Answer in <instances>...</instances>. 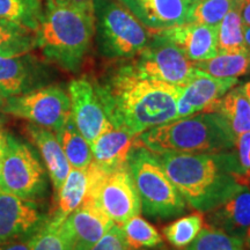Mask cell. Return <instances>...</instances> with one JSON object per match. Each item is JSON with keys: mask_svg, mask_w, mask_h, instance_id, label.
Masks as SVG:
<instances>
[{"mask_svg": "<svg viewBox=\"0 0 250 250\" xmlns=\"http://www.w3.org/2000/svg\"><path fill=\"white\" fill-rule=\"evenodd\" d=\"M197 70L215 78H239L250 73V50L219 54L208 61L193 62Z\"/></svg>", "mask_w": 250, "mask_h": 250, "instance_id": "obj_24", "label": "cell"}, {"mask_svg": "<svg viewBox=\"0 0 250 250\" xmlns=\"http://www.w3.org/2000/svg\"><path fill=\"white\" fill-rule=\"evenodd\" d=\"M235 151L243 173L250 179V131L237 136Z\"/></svg>", "mask_w": 250, "mask_h": 250, "instance_id": "obj_34", "label": "cell"}, {"mask_svg": "<svg viewBox=\"0 0 250 250\" xmlns=\"http://www.w3.org/2000/svg\"><path fill=\"white\" fill-rule=\"evenodd\" d=\"M45 190L44 168L34 149L13 134H7L0 170V191L35 201L42 198Z\"/></svg>", "mask_w": 250, "mask_h": 250, "instance_id": "obj_8", "label": "cell"}, {"mask_svg": "<svg viewBox=\"0 0 250 250\" xmlns=\"http://www.w3.org/2000/svg\"><path fill=\"white\" fill-rule=\"evenodd\" d=\"M46 221L35 201L0 191V245L35 235Z\"/></svg>", "mask_w": 250, "mask_h": 250, "instance_id": "obj_12", "label": "cell"}, {"mask_svg": "<svg viewBox=\"0 0 250 250\" xmlns=\"http://www.w3.org/2000/svg\"><path fill=\"white\" fill-rule=\"evenodd\" d=\"M236 78H215L196 68L195 76L183 87L177 101V120L202 112L221 99L237 83Z\"/></svg>", "mask_w": 250, "mask_h": 250, "instance_id": "obj_14", "label": "cell"}, {"mask_svg": "<svg viewBox=\"0 0 250 250\" xmlns=\"http://www.w3.org/2000/svg\"><path fill=\"white\" fill-rule=\"evenodd\" d=\"M100 49L109 58L136 57L147 45V29L118 0H94Z\"/></svg>", "mask_w": 250, "mask_h": 250, "instance_id": "obj_6", "label": "cell"}, {"mask_svg": "<svg viewBox=\"0 0 250 250\" xmlns=\"http://www.w3.org/2000/svg\"><path fill=\"white\" fill-rule=\"evenodd\" d=\"M245 239L223 229L205 226L196 239L183 250H246Z\"/></svg>", "mask_w": 250, "mask_h": 250, "instance_id": "obj_28", "label": "cell"}, {"mask_svg": "<svg viewBox=\"0 0 250 250\" xmlns=\"http://www.w3.org/2000/svg\"><path fill=\"white\" fill-rule=\"evenodd\" d=\"M236 134L218 112H201L152 127L138 136L155 154L219 153L235 149Z\"/></svg>", "mask_w": 250, "mask_h": 250, "instance_id": "obj_4", "label": "cell"}, {"mask_svg": "<svg viewBox=\"0 0 250 250\" xmlns=\"http://www.w3.org/2000/svg\"><path fill=\"white\" fill-rule=\"evenodd\" d=\"M90 250H149L134 248L125 239L120 225L114 224Z\"/></svg>", "mask_w": 250, "mask_h": 250, "instance_id": "obj_33", "label": "cell"}, {"mask_svg": "<svg viewBox=\"0 0 250 250\" xmlns=\"http://www.w3.org/2000/svg\"><path fill=\"white\" fill-rule=\"evenodd\" d=\"M130 66L140 77L181 87L186 86L196 72L193 62L159 31H152L147 45Z\"/></svg>", "mask_w": 250, "mask_h": 250, "instance_id": "obj_9", "label": "cell"}, {"mask_svg": "<svg viewBox=\"0 0 250 250\" xmlns=\"http://www.w3.org/2000/svg\"><path fill=\"white\" fill-rule=\"evenodd\" d=\"M151 31L189 22L190 6L186 0H118Z\"/></svg>", "mask_w": 250, "mask_h": 250, "instance_id": "obj_16", "label": "cell"}, {"mask_svg": "<svg viewBox=\"0 0 250 250\" xmlns=\"http://www.w3.org/2000/svg\"><path fill=\"white\" fill-rule=\"evenodd\" d=\"M95 31L94 12L46 0L36 30V48L66 71L80 68Z\"/></svg>", "mask_w": 250, "mask_h": 250, "instance_id": "obj_3", "label": "cell"}, {"mask_svg": "<svg viewBox=\"0 0 250 250\" xmlns=\"http://www.w3.org/2000/svg\"><path fill=\"white\" fill-rule=\"evenodd\" d=\"M242 90H243V93H245L246 98H247V100H248V102L250 104V80L242 86Z\"/></svg>", "mask_w": 250, "mask_h": 250, "instance_id": "obj_40", "label": "cell"}, {"mask_svg": "<svg viewBox=\"0 0 250 250\" xmlns=\"http://www.w3.org/2000/svg\"><path fill=\"white\" fill-rule=\"evenodd\" d=\"M234 1H235V2H236V4H237V5H239V4H240V2H241V0H234Z\"/></svg>", "mask_w": 250, "mask_h": 250, "instance_id": "obj_44", "label": "cell"}, {"mask_svg": "<svg viewBox=\"0 0 250 250\" xmlns=\"http://www.w3.org/2000/svg\"><path fill=\"white\" fill-rule=\"evenodd\" d=\"M94 87L109 122L131 136L177 120L183 87L140 77L130 65Z\"/></svg>", "mask_w": 250, "mask_h": 250, "instance_id": "obj_1", "label": "cell"}, {"mask_svg": "<svg viewBox=\"0 0 250 250\" xmlns=\"http://www.w3.org/2000/svg\"><path fill=\"white\" fill-rule=\"evenodd\" d=\"M202 112H218L237 136L250 131V104L242 86L233 87L221 99L208 105Z\"/></svg>", "mask_w": 250, "mask_h": 250, "instance_id": "obj_22", "label": "cell"}, {"mask_svg": "<svg viewBox=\"0 0 250 250\" xmlns=\"http://www.w3.org/2000/svg\"><path fill=\"white\" fill-rule=\"evenodd\" d=\"M120 226L126 241L134 248L153 249L162 243L161 234L158 229L139 214L127 219Z\"/></svg>", "mask_w": 250, "mask_h": 250, "instance_id": "obj_30", "label": "cell"}, {"mask_svg": "<svg viewBox=\"0 0 250 250\" xmlns=\"http://www.w3.org/2000/svg\"><path fill=\"white\" fill-rule=\"evenodd\" d=\"M246 49L241 15L239 5H235L218 27V51L220 54H235Z\"/></svg>", "mask_w": 250, "mask_h": 250, "instance_id": "obj_27", "label": "cell"}, {"mask_svg": "<svg viewBox=\"0 0 250 250\" xmlns=\"http://www.w3.org/2000/svg\"><path fill=\"white\" fill-rule=\"evenodd\" d=\"M114 225L92 202L83 201L62 223V227L70 241L71 250H90Z\"/></svg>", "mask_w": 250, "mask_h": 250, "instance_id": "obj_13", "label": "cell"}, {"mask_svg": "<svg viewBox=\"0 0 250 250\" xmlns=\"http://www.w3.org/2000/svg\"><path fill=\"white\" fill-rule=\"evenodd\" d=\"M88 189V174L86 169L71 168L66 180L64 181L56 195V208L48 218L49 223L61 225L74 210L83 204Z\"/></svg>", "mask_w": 250, "mask_h": 250, "instance_id": "obj_21", "label": "cell"}, {"mask_svg": "<svg viewBox=\"0 0 250 250\" xmlns=\"http://www.w3.org/2000/svg\"><path fill=\"white\" fill-rule=\"evenodd\" d=\"M59 144L64 151L71 168L86 169L93 160L92 148L85 137L80 133L72 116L58 131H56Z\"/></svg>", "mask_w": 250, "mask_h": 250, "instance_id": "obj_23", "label": "cell"}, {"mask_svg": "<svg viewBox=\"0 0 250 250\" xmlns=\"http://www.w3.org/2000/svg\"><path fill=\"white\" fill-rule=\"evenodd\" d=\"M87 174L88 189L83 201L94 203L114 224L122 225L140 213L142 203L127 166L107 173L90 162Z\"/></svg>", "mask_w": 250, "mask_h": 250, "instance_id": "obj_7", "label": "cell"}, {"mask_svg": "<svg viewBox=\"0 0 250 250\" xmlns=\"http://www.w3.org/2000/svg\"><path fill=\"white\" fill-rule=\"evenodd\" d=\"M5 101H6V98L4 96V94L0 92V110L2 109V105H4Z\"/></svg>", "mask_w": 250, "mask_h": 250, "instance_id": "obj_42", "label": "cell"}, {"mask_svg": "<svg viewBox=\"0 0 250 250\" xmlns=\"http://www.w3.org/2000/svg\"><path fill=\"white\" fill-rule=\"evenodd\" d=\"M30 250H71L70 241L61 225L46 221L33 237Z\"/></svg>", "mask_w": 250, "mask_h": 250, "instance_id": "obj_32", "label": "cell"}, {"mask_svg": "<svg viewBox=\"0 0 250 250\" xmlns=\"http://www.w3.org/2000/svg\"><path fill=\"white\" fill-rule=\"evenodd\" d=\"M203 227L204 217L202 212H198L175 220L162 229V234L175 248L184 249L196 239Z\"/></svg>", "mask_w": 250, "mask_h": 250, "instance_id": "obj_29", "label": "cell"}, {"mask_svg": "<svg viewBox=\"0 0 250 250\" xmlns=\"http://www.w3.org/2000/svg\"><path fill=\"white\" fill-rule=\"evenodd\" d=\"M168 177L186 202L202 213L213 210L250 183L236 151L156 154Z\"/></svg>", "mask_w": 250, "mask_h": 250, "instance_id": "obj_2", "label": "cell"}, {"mask_svg": "<svg viewBox=\"0 0 250 250\" xmlns=\"http://www.w3.org/2000/svg\"><path fill=\"white\" fill-rule=\"evenodd\" d=\"M239 9L243 27H250V0H241Z\"/></svg>", "mask_w": 250, "mask_h": 250, "instance_id": "obj_37", "label": "cell"}, {"mask_svg": "<svg viewBox=\"0 0 250 250\" xmlns=\"http://www.w3.org/2000/svg\"><path fill=\"white\" fill-rule=\"evenodd\" d=\"M139 144L138 136H131L111 125L90 145L92 162L107 173L121 169L126 167L131 152Z\"/></svg>", "mask_w": 250, "mask_h": 250, "instance_id": "obj_17", "label": "cell"}, {"mask_svg": "<svg viewBox=\"0 0 250 250\" xmlns=\"http://www.w3.org/2000/svg\"><path fill=\"white\" fill-rule=\"evenodd\" d=\"M162 36L179 48L192 62L208 61L219 54L218 28L186 22L159 30Z\"/></svg>", "mask_w": 250, "mask_h": 250, "instance_id": "obj_15", "label": "cell"}, {"mask_svg": "<svg viewBox=\"0 0 250 250\" xmlns=\"http://www.w3.org/2000/svg\"><path fill=\"white\" fill-rule=\"evenodd\" d=\"M6 144H7V134L0 129V170H1V165H2V159H4V154H5Z\"/></svg>", "mask_w": 250, "mask_h": 250, "instance_id": "obj_38", "label": "cell"}, {"mask_svg": "<svg viewBox=\"0 0 250 250\" xmlns=\"http://www.w3.org/2000/svg\"><path fill=\"white\" fill-rule=\"evenodd\" d=\"M1 111L56 132L71 117V100L61 87H40L22 95L9 96Z\"/></svg>", "mask_w": 250, "mask_h": 250, "instance_id": "obj_10", "label": "cell"}, {"mask_svg": "<svg viewBox=\"0 0 250 250\" xmlns=\"http://www.w3.org/2000/svg\"><path fill=\"white\" fill-rule=\"evenodd\" d=\"M24 131L31 142L39 148L48 169L55 195H57L71 170V166L68 164L66 155L62 151L57 137L54 131L33 123L27 124Z\"/></svg>", "mask_w": 250, "mask_h": 250, "instance_id": "obj_20", "label": "cell"}, {"mask_svg": "<svg viewBox=\"0 0 250 250\" xmlns=\"http://www.w3.org/2000/svg\"><path fill=\"white\" fill-rule=\"evenodd\" d=\"M243 35H245V43L247 49L250 50V27H243Z\"/></svg>", "mask_w": 250, "mask_h": 250, "instance_id": "obj_39", "label": "cell"}, {"mask_svg": "<svg viewBox=\"0 0 250 250\" xmlns=\"http://www.w3.org/2000/svg\"><path fill=\"white\" fill-rule=\"evenodd\" d=\"M33 237L34 235L1 243V245H0V250H30Z\"/></svg>", "mask_w": 250, "mask_h": 250, "instance_id": "obj_35", "label": "cell"}, {"mask_svg": "<svg viewBox=\"0 0 250 250\" xmlns=\"http://www.w3.org/2000/svg\"><path fill=\"white\" fill-rule=\"evenodd\" d=\"M71 116L89 145L111 126L95 87L86 79L72 80L68 85Z\"/></svg>", "mask_w": 250, "mask_h": 250, "instance_id": "obj_11", "label": "cell"}, {"mask_svg": "<svg viewBox=\"0 0 250 250\" xmlns=\"http://www.w3.org/2000/svg\"><path fill=\"white\" fill-rule=\"evenodd\" d=\"M234 0H197L190 8L189 22L208 24L218 28L234 6Z\"/></svg>", "mask_w": 250, "mask_h": 250, "instance_id": "obj_31", "label": "cell"}, {"mask_svg": "<svg viewBox=\"0 0 250 250\" xmlns=\"http://www.w3.org/2000/svg\"><path fill=\"white\" fill-rule=\"evenodd\" d=\"M186 1H187L188 4H189L190 6H192V5H193V2H195L196 0H186Z\"/></svg>", "mask_w": 250, "mask_h": 250, "instance_id": "obj_43", "label": "cell"}, {"mask_svg": "<svg viewBox=\"0 0 250 250\" xmlns=\"http://www.w3.org/2000/svg\"><path fill=\"white\" fill-rule=\"evenodd\" d=\"M52 1L83 9V11L94 12V0H52Z\"/></svg>", "mask_w": 250, "mask_h": 250, "instance_id": "obj_36", "label": "cell"}, {"mask_svg": "<svg viewBox=\"0 0 250 250\" xmlns=\"http://www.w3.org/2000/svg\"><path fill=\"white\" fill-rule=\"evenodd\" d=\"M41 79L39 62L28 54L0 57V92L6 99L40 88Z\"/></svg>", "mask_w": 250, "mask_h": 250, "instance_id": "obj_18", "label": "cell"}, {"mask_svg": "<svg viewBox=\"0 0 250 250\" xmlns=\"http://www.w3.org/2000/svg\"><path fill=\"white\" fill-rule=\"evenodd\" d=\"M243 239H245V242H246L247 248L250 249V227H249V229L247 230L246 235H245V237H243Z\"/></svg>", "mask_w": 250, "mask_h": 250, "instance_id": "obj_41", "label": "cell"}, {"mask_svg": "<svg viewBox=\"0 0 250 250\" xmlns=\"http://www.w3.org/2000/svg\"><path fill=\"white\" fill-rule=\"evenodd\" d=\"M42 15V0H0V19L35 33Z\"/></svg>", "mask_w": 250, "mask_h": 250, "instance_id": "obj_26", "label": "cell"}, {"mask_svg": "<svg viewBox=\"0 0 250 250\" xmlns=\"http://www.w3.org/2000/svg\"><path fill=\"white\" fill-rule=\"evenodd\" d=\"M208 213V226L245 237L250 227V183Z\"/></svg>", "mask_w": 250, "mask_h": 250, "instance_id": "obj_19", "label": "cell"}, {"mask_svg": "<svg viewBox=\"0 0 250 250\" xmlns=\"http://www.w3.org/2000/svg\"><path fill=\"white\" fill-rule=\"evenodd\" d=\"M196 1H197V0H196Z\"/></svg>", "mask_w": 250, "mask_h": 250, "instance_id": "obj_45", "label": "cell"}, {"mask_svg": "<svg viewBox=\"0 0 250 250\" xmlns=\"http://www.w3.org/2000/svg\"><path fill=\"white\" fill-rule=\"evenodd\" d=\"M127 167L138 191L142 210L147 217L168 220L186 212V199L168 177L155 153L139 144L131 152Z\"/></svg>", "mask_w": 250, "mask_h": 250, "instance_id": "obj_5", "label": "cell"}, {"mask_svg": "<svg viewBox=\"0 0 250 250\" xmlns=\"http://www.w3.org/2000/svg\"><path fill=\"white\" fill-rule=\"evenodd\" d=\"M36 48V33L0 19V57L26 55Z\"/></svg>", "mask_w": 250, "mask_h": 250, "instance_id": "obj_25", "label": "cell"}]
</instances>
